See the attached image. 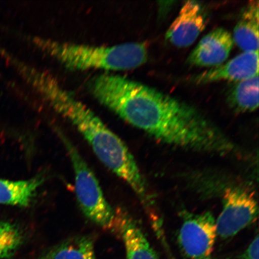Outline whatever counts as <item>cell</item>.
I'll return each mask as SVG.
<instances>
[{
    "label": "cell",
    "mask_w": 259,
    "mask_h": 259,
    "mask_svg": "<svg viewBox=\"0 0 259 259\" xmlns=\"http://www.w3.org/2000/svg\"><path fill=\"white\" fill-rule=\"evenodd\" d=\"M258 2L252 1L243 9L234 31V41L244 52L258 51Z\"/></svg>",
    "instance_id": "11"
},
{
    "label": "cell",
    "mask_w": 259,
    "mask_h": 259,
    "mask_svg": "<svg viewBox=\"0 0 259 259\" xmlns=\"http://www.w3.org/2000/svg\"><path fill=\"white\" fill-rule=\"evenodd\" d=\"M22 235L17 226L0 222V259L11 257L20 247Z\"/></svg>",
    "instance_id": "14"
},
{
    "label": "cell",
    "mask_w": 259,
    "mask_h": 259,
    "mask_svg": "<svg viewBox=\"0 0 259 259\" xmlns=\"http://www.w3.org/2000/svg\"><path fill=\"white\" fill-rule=\"evenodd\" d=\"M223 209L216 220L217 234L228 239L257 220L258 207L254 193L241 187L226 189L223 196Z\"/></svg>",
    "instance_id": "4"
},
{
    "label": "cell",
    "mask_w": 259,
    "mask_h": 259,
    "mask_svg": "<svg viewBox=\"0 0 259 259\" xmlns=\"http://www.w3.org/2000/svg\"><path fill=\"white\" fill-rule=\"evenodd\" d=\"M30 40L44 53L72 70H130L142 66L148 57L147 47L144 43L98 47L35 36Z\"/></svg>",
    "instance_id": "2"
},
{
    "label": "cell",
    "mask_w": 259,
    "mask_h": 259,
    "mask_svg": "<svg viewBox=\"0 0 259 259\" xmlns=\"http://www.w3.org/2000/svg\"><path fill=\"white\" fill-rule=\"evenodd\" d=\"M61 139L72 161L77 199L83 214L102 228L116 232V211L105 199L95 174L75 146L62 135Z\"/></svg>",
    "instance_id": "3"
},
{
    "label": "cell",
    "mask_w": 259,
    "mask_h": 259,
    "mask_svg": "<svg viewBox=\"0 0 259 259\" xmlns=\"http://www.w3.org/2000/svg\"><path fill=\"white\" fill-rule=\"evenodd\" d=\"M201 6L194 1L184 3L179 14L166 32V39L178 48L192 45L206 27Z\"/></svg>",
    "instance_id": "6"
},
{
    "label": "cell",
    "mask_w": 259,
    "mask_h": 259,
    "mask_svg": "<svg viewBox=\"0 0 259 259\" xmlns=\"http://www.w3.org/2000/svg\"><path fill=\"white\" fill-rule=\"evenodd\" d=\"M44 181L41 175L22 181L0 178V205L28 206Z\"/></svg>",
    "instance_id": "10"
},
{
    "label": "cell",
    "mask_w": 259,
    "mask_h": 259,
    "mask_svg": "<svg viewBox=\"0 0 259 259\" xmlns=\"http://www.w3.org/2000/svg\"><path fill=\"white\" fill-rule=\"evenodd\" d=\"M228 103L235 112L255 111L258 107V74L240 81L232 87L228 95Z\"/></svg>",
    "instance_id": "13"
},
{
    "label": "cell",
    "mask_w": 259,
    "mask_h": 259,
    "mask_svg": "<svg viewBox=\"0 0 259 259\" xmlns=\"http://www.w3.org/2000/svg\"><path fill=\"white\" fill-rule=\"evenodd\" d=\"M38 259H97L92 238L76 236L45 251Z\"/></svg>",
    "instance_id": "12"
},
{
    "label": "cell",
    "mask_w": 259,
    "mask_h": 259,
    "mask_svg": "<svg viewBox=\"0 0 259 259\" xmlns=\"http://www.w3.org/2000/svg\"><path fill=\"white\" fill-rule=\"evenodd\" d=\"M234 42L228 30L217 28L202 38L188 57L187 62L197 67L218 66L229 57Z\"/></svg>",
    "instance_id": "8"
},
{
    "label": "cell",
    "mask_w": 259,
    "mask_h": 259,
    "mask_svg": "<svg viewBox=\"0 0 259 259\" xmlns=\"http://www.w3.org/2000/svg\"><path fill=\"white\" fill-rule=\"evenodd\" d=\"M116 216V232L124 242L126 259H160L140 227L127 212L119 209Z\"/></svg>",
    "instance_id": "9"
},
{
    "label": "cell",
    "mask_w": 259,
    "mask_h": 259,
    "mask_svg": "<svg viewBox=\"0 0 259 259\" xmlns=\"http://www.w3.org/2000/svg\"><path fill=\"white\" fill-rule=\"evenodd\" d=\"M258 235H256L241 255L240 259H258Z\"/></svg>",
    "instance_id": "15"
},
{
    "label": "cell",
    "mask_w": 259,
    "mask_h": 259,
    "mask_svg": "<svg viewBox=\"0 0 259 259\" xmlns=\"http://www.w3.org/2000/svg\"><path fill=\"white\" fill-rule=\"evenodd\" d=\"M88 87L102 105L163 143L220 156L244 155L196 108L156 89L109 73L93 77Z\"/></svg>",
    "instance_id": "1"
},
{
    "label": "cell",
    "mask_w": 259,
    "mask_h": 259,
    "mask_svg": "<svg viewBox=\"0 0 259 259\" xmlns=\"http://www.w3.org/2000/svg\"><path fill=\"white\" fill-rule=\"evenodd\" d=\"M258 74V51L244 52L226 64L212 67L194 77L196 84L226 80L240 82Z\"/></svg>",
    "instance_id": "7"
},
{
    "label": "cell",
    "mask_w": 259,
    "mask_h": 259,
    "mask_svg": "<svg viewBox=\"0 0 259 259\" xmlns=\"http://www.w3.org/2000/svg\"><path fill=\"white\" fill-rule=\"evenodd\" d=\"M216 220L209 211L185 212L178 240L189 259H213L217 234Z\"/></svg>",
    "instance_id": "5"
}]
</instances>
